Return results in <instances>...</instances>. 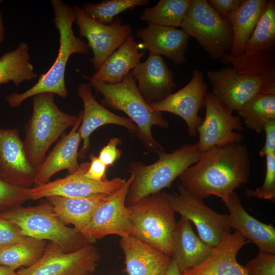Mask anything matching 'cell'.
<instances>
[{"instance_id":"cell-1","label":"cell","mask_w":275,"mask_h":275,"mask_svg":"<svg viewBox=\"0 0 275 275\" xmlns=\"http://www.w3.org/2000/svg\"><path fill=\"white\" fill-rule=\"evenodd\" d=\"M251 170L250 154L241 143L216 146L201 152L196 163L178 177L186 190L202 199L215 196L226 202L246 184Z\"/></svg>"},{"instance_id":"cell-2","label":"cell","mask_w":275,"mask_h":275,"mask_svg":"<svg viewBox=\"0 0 275 275\" xmlns=\"http://www.w3.org/2000/svg\"><path fill=\"white\" fill-rule=\"evenodd\" d=\"M97 93L103 97L101 104L104 107L125 113L136 125V135L144 147L156 154L164 152L162 146L152 133L153 126L162 129L169 128L170 124L162 113L154 111L140 92L136 81L131 71L117 84H109L94 80L84 76Z\"/></svg>"},{"instance_id":"cell-3","label":"cell","mask_w":275,"mask_h":275,"mask_svg":"<svg viewBox=\"0 0 275 275\" xmlns=\"http://www.w3.org/2000/svg\"><path fill=\"white\" fill-rule=\"evenodd\" d=\"M53 8V23L58 30L60 46L57 57L49 69L39 76L37 82L22 93H12L6 100L12 107L20 105L26 99L42 93H51L66 98L68 90L65 85V73L69 58L72 54H86L89 46L74 33L72 25L75 22L74 8L61 0L50 1Z\"/></svg>"},{"instance_id":"cell-4","label":"cell","mask_w":275,"mask_h":275,"mask_svg":"<svg viewBox=\"0 0 275 275\" xmlns=\"http://www.w3.org/2000/svg\"><path fill=\"white\" fill-rule=\"evenodd\" d=\"M200 154L197 143L186 144L171 153L157 154L158 158L152 164L130 162L128 172L133 176V179L126 198V206L170 187L186 169L197 162Z\"/></svg>"},{"instance_id":"cell-5","label":"cell","mask_w":275,"mask_h":275,"mask_svg":"<svg viewBox=\"0 0 275 275\" xmlns=\"http://www.w3.org/2000/svg\"><path fill=\"white\" fill-rule=\"evenodd\" d=\"M77 119L78 116L67 114L58 107L53 93H42L33 97L32 114L25 126L23 144L34 167L43 161L50 147Z\"/></svg>"},{"instance_id":"cell-6","label":"cell","mask_w":275,"mask_h":275,"mask_svg":"<svg viewBox=\"0 0 275 275\" xmlns=\"http://www.w3.org/2000/svg\"><path fill=\"white\" fill-rule=\"evenodd\" d=\"M0 215L15 224L25 236L49 240L66 252L92 243L75 228L64 224L47 200L32 207L18 206L0 212Z\"/></svg>"},{"instance_id":"cell-7","label":"cell","mask_w":275,"mask_h":275,"mask_svg":"<svg viewBox=\"0 0 275 275\" xmlns=\"http://www.w3.org/2000/svg\"><path fill=\"white\" fill-rule=\"evenodd\" d=\"M133 237L172 257V240L177 223L164 192L143 198L127 206Z\"/></svg>"},{"instance_id":"cell-8","label":"cell","mask_w":275,"mask_h":275,"mask_svg":"<svg viewBox=\"0 0 275 275\" xmlns=\"http://www.w3.org/2000/svg\"><path fill=\"white\" fill-rule=\"evenodd\" d=\"M195 38L212 60H221L233 45L230 22L219 16L207 0H191L181 25Z\"/></svg>"},{"instance_id":"cell-9","label":"cell","mask_w":275,"mask_h":275,"mask_svg":"<svg viewBox=\"0 0 275 275\" xmlns=\"http://www.w3.org/2000/svg\"><path fill=\"white\" fill-rule=\"evenodd\" d=\"M169 205L175 212L187 218L197 228L200 238L212 248L231 233L228 214H220L209 208L203 199L178 186V193L167 194Z\"/></svg>"},{"instance_id":"cell-10","label":"cell","mask_w":275,"mask_h":275,"mask_svg":"<svg viewBox=\"0 0 275 275\" xmlns=\"http://www.w3.org/2000/svg\"><path fill=\"white\" fill-rule=\"evenodd\" d=\"M100 255L93 243L72 252L50 242L33 264L17 271L18 275H86L95 270Z\"/></svg>"},{"instance_id":"cell-11","label":"cell","mask_w":275,"mask_h":275,"mask_svg":"<svg viewBox=\"0 0 275 275\" xmlns=\"http://www.w3.org/2000/svg\"><path fill=\"white\" fill-rule=\"evenodd\" d=\"M133 179L130 175L117 191L108 196L96 208L84 235L93 243L107 235L134 236L125 201Z\"/></svg>"},{"instance_id":"cell-12","label":"cell","mask_w":275,"mask_h":275,"mask_svg":"<svg viewBox=\"0 0 275 275\" xmlns=\"http://www.w3.org/2000/svg\"><path fill=\"white\" fill-rule=\"evenodd\" d=\"M205 116L198 128L199 152L214 147L241 143L243 130L239 117L233 115L213 95L211 91L205 95Z\"/></svg>"},{"instance_id":"cell-13","label":"cell","mask_w":275,"mask_h":275,"mask_svg":"<svg viewBox=\"0 0 275 275\" xmlns=\"http://www.w3.org/2000/svg\"><path fill=\"white\" fill-rule=\"evenodd\" d=\"M75 22L79 35L88 40V45L93 51L90 61L97 71L104 61L132 35V29L128 24H122L121 19L115 18L109 24L100 23L87 16L81 8L74 7Z\"/></svg>"},{"instance_id":"cell-14","label":"cell","mask_w":275,"mask_h":275,"mask_svg":"<svg viewBox=\"0 0 275 275\" xmlns=\"http://www.w3.org/2000/svg\"><path fill=\"white\" fill-rule=\"evenodd\" d=\"M90 162L79 165L73 173L66 177L30 188V200H37L52 196L82 198L91 196L112 195L120 189L126 179L116 177L99 182L85 177Z\"/></svg>"},{"instance_id":"cell-15","label":"cell","mask_w":275,"mask_h":275,"mask_svg":"<svg viewBox=\"0 0 275 275\" xmlns=\"http://www.w3.org/2000/svg\"><path fill=\"white\" fill-rule=\"evenodd\" d=\"M207 90L202 73L195 69L190 80L184 87L150 106L154 111L168 112L181 118L186 124L188 135L193 138L203 121L198 113L205 107Z\"/></svg>"},{"instance_id":"cell-16","label":"cell","mask_w":275,"mask_h":275,"mask_svg":"<svg viewBox=\"0 0 275 275\" xmlns=\"http://www.w3.org/2000/svg\"><path fill=\"white\" fill-rule=\"evenodd\" d=\"M206 77L212 86L211 93L231 113L258 93L271 94L259 79L238 73L230 65L207 70Z\"/></svg>"},{"instance_id":"cell-17","label":"cell","mask_w":275,"mask_h":275,"mask_svg":"<svg viewBox=\"0 0 275 275\" xmlns=\"http://www.w3.org/2000/svg\"><path fill=\"white\" fill-rule=\"evenodd\" d=\"M35 171L26 157L18 130L0 128V178L20 187L31 188Z\"/></svg>"},{"instance_id":"cell-18","label":"cell","mask_w":275,"mask_h":275,"mask_svg":"<svg viewBox=\"0 0 275 275\" xmlns=\"http://www.w3.org/2000/svg\"><path fill=\"white\" fill-rule=\"evenodd\" d=\"M89 82L81 83L77 88V92L83 103L82 117L78 131L83 142L78 152V157L83 159L90 147V137L98 128L105 125L115 124L123 126L129 132L136 134L138 128L129 118L119 116L107 109L99 103L92 93Z\"/></svg>"},{"instance_id":"cell-19","label":"cell","mask_w":275,"mask_h":275,"mask_svg":"<svg viewBox=\"0 0 275 275\" xmlns=\"http://www.w3.org/2000/svg\"><path fill=\"white\" fill-rule=\"evenodd\" d=\"M137 87L150 105L172 93L176 86L173 73L160 56L149 54L131 71Z\"/></svg>"},{"instance_id":"cell-20","label":"cell","mask_w":275,"mask_h":275,"mask_svg":"<svg viewBox=\"0 0 275 275\" xmlns=\"http://www.w3.org/2000/svg\"><path fill=\"white\" fill-rule=\"evenodd\" d=\"M82 110L69 132L54 147L51 151L35 171L34 184H45L57 173L67 170L69 174L74 172L78 168V149L82 141L78 130L81 122Z\"/></svg>"},{"instance_id":"cell-21","label":"cell","mask_w":275,"mask_h":275,"mask_svg":"<svg viewBox=\"0 0 275 275\" xmlns=\"http://www.w3.org/2000/svg\"><path fill=\"white\" fill-rule=\"evenodd\" d=\"M127 275H165L172 259L154 247L131 236L121 237Z\"/></svg>"},{"instance_id":"cell-22","label":"cell","mask_w":275,"mask_h":275,"mask_svg":"<svg viewBox=\"0 0 275 275\" xmlns=\"http://www.w3.org/2000/svg\"><path fill=\"white\" fill-rule=\"evenodd\" d=\"M248 242L236 230L228 233L202 263L181 275H249L236 259L239 251Z\"/></svg>"},{"instance_id":"cell-23","label":"cell","mask_w":275,"mask_h":275,"mask_svg":"<svg viewBox=\"0 0 275 275\" xmlns=\"http://www.w3.org/2000/svg\"><path fill=\"white\" fill-rule=\"evenodd\" d=\"M223 203L229 211L231 228L239 232L246 240L257 246L260 251L275 254V228L272 225L263 223L249 214L235 191Z\"/></svg>"},{"instance_id":"cell-24","label":"cell","mask_w":275,"mask_h":275,"mask_svg":"<svg viewBox=\"0 0 275 275\" xmlns=\"http://www.w3.org/2000/svg\"><path fill=\"white\" fill-rule=\"evenodd\" d=\"M142 45L149 54L164 56L174 64L180 65L186 61L185 51L189 37L182 30L176 28L148 25L136 31Z\"/></svg>"},{"instance_id":"cell-25","label":"cell","mask_w":275,"mask_h":275,"mask_svg":"<svg viewBox=\"0 0 275 275\" xmlns=\"http://www.w3.org/2000/svg\"><path fill=\"white\" fill-rule=\"evenodd\" d=\"M172 245L171 258L181 274L202 263L209 256L213 249L197 236L191 222L182 216L176 223Z\"/></svg>"},{"instance_id":"cell-26","label":"cell","mask_w":275,"mask_h":275,"mask_svg":"<svg viewBox=\"0 0 275 275\" xmlns=\"http://www.w3.org/2000/svg\"><path fill=\"white\" fill-rule=\"evenodd\" d=\"M220 60L238 73L259 79L270 93L275 94L274 50L246 51L236 57L226 53Z\"/></svg>"},{"instance_id":"cell-27","label":"cell","mask_w":275,"mask_h":275,"mask_svg":"<svg viewBox=\"0 0 275 275\" xmlns=\"http://www.w3.org/2000/svg\"><path fill=\"white\" fill-rule=\"evenodd\" d=\"M145 54L132 35L104 61L91 79L109 84L120 82Z\"/></svg>"},{"instance_id":"cell-28","label":"cell","mask_w":275,"mask_h":275,"mask_svg":"<svg viewBox=\"0 0 275 275\" xmlns=\"http://www.w3.org/2000/svg\"><path fill=\"white\" fill-rule=\"evenodd\" d=\"M108 196L99 194L82 198L52 196L46 198L64 224H72L84 235L95 209Z\"/></svg>"},{"instance_id":"cell-29","label":"cell","mask_w":275,"mask_h":275,"mask_svg":"<svg viewBox=\"0 0 275 275\" xmlns=\"http://www.w3.org/2000/svg\"><path fill=\"white\" fill-rule=\"evenodd\" d=\"M267 0H242L240 5L230 13L227 19L233 31V45L230 55L238 56L252 34L267 4Z\"/></svg>"},{"instance_id":"cell-30","label":"cell","mask_w":275,"mask_h":275,"mask_svg":"<svg viewBox=\"0 0 275 275\" xmlns=\"http://www.w3.org/2000/svg\"><path fill=\"white\" fill-rule=\"evenodd\" d=\"M29 51L28 44L21 42L15 49L0 57V84L12 81L18 88L23 81L38 77L30 62Z\"/></svg>"},{"instance_id":"cell-31","label":"cell","mask_w":275,"mask_h":275,"mask_svg":"<svg viewBox=\"0 0 275 275\" xmlns=\"http://www.w3.org/2000/svg\"><path fill=\"white\" fill-rule=\"evenodd\" d=\"M236 111L246 128L259 133L275 120V94L258 93Z\"/></svg>"},{"instance_id":"cell-32","label":"cell","mask_w":275,"mask_h":275,"mask_svg":"<svg viewBox=\"0 0 275 275\" xmlns=\"http://www.w3.org/2000/svg\"><path fill=\"white\" fill-rule=\"evenodd\" d=\"M191 0H160L154 6L147 8L140 18L148 25L181 26Z\"/></svg>"},{"instance_id":"cell-33","label":"cell","mask_w":275,"mask_h":275,"mask_svg":"<svg viewBox=\"0 0 275 275\" xmlns=\"http://www.w3.org/2000/svg\"><path fill=\"white\" fill-rule=\"evenodd\" d=\"M46 241L32 239L0 251V264L15 270L29 267L43 254L47 246Z\"/></svg>"},{"instance_id":"cell-34","label":"cell","mask_w":275,"mask_h":275,"mask_svg":"<svg viewBox=\"0 0 275 275\" xmlns=\"http://www.w3.org/2000/svg\"><path fill=\"white\" fill-rule=\"evenodd\" d=\"M275 1L269 0L244 47V51L274 50Z\"/></svg>"},{"instance_id":"cell-35","label":"cell","mask_w":275,"mask_h":275,"mask_svg":"<svg viewBox=\"0 0 275 275\" xmlns=\"http://www.w3.org/2000/svg\"><path fill=\"white\" fill-rule=\"evenodd\" d=\"M149 2L148 0H104L96 3H86L81 9L91 18L104 24H109L121 13L147 5Z\"/></svg>"},{"instance_id":"cell-36","label":"cell","mask_w":275,"mask_h":275,"mask_svg":"<svg viewBox=\"0 0 275 275\" xmlns=\"http://www.w3.org/2000/svg\"><path fill=\"white\" fill-rule=\"evenodd\" d=\"M30 200V188L20 187L0 178V212Z\"/></svg>"},{"instance_id":"cell-37","label":"cell","mask_w":275,"mask_h":275,"mask_svg":"<svg viewBox=\"0 0 275 275\" xmlns=\"http://www.w3.org/2000/svg\"><path fill=\"white\" fill-rule=\"evenodd\" d=\"M266 157V174L262 185L255 189H245L247 198L254 197L271 200H275V153L268 154Z\"/></svg>"},{"instance_id":"cell-38","label":"cell","mask_w":275,"mask_h":275,"mask_svg":"<svg viewBox=\"0 0 275 275\" xmlns=\"http://www.w3.org/2000/svg\"><path fill=\"white\" fill-rule=\"evenodd\" d=\"M32 239L24 235L15 224L0 215V251Z\"/></svg>"},{"instance_id":"cell-39","label":"cell","mask_w":275,"mask_h":275,"mask_svg":"<svg viewBox=\"0 0 275 275\" xmlns=\"http://www.w3.org/2000/svg\"><path fill=\"white\" fill-rule=\"evenodd\" d=\"M243 267L249 275H275V254L260 251Z\"/></svg>"},{"instance_id":"cell-40","label":"cell","mask_w":275,"mask_h":275,"mask_svg":"<svg viewBox=\"0 0 275 275\" xmlns=\"http://www.w3.org/2000/svg\"><path fill=\"white\" fill-rule=\"evenodd\" d=\"M122 143V140L117 137H112L107 144L100 150L98 158L107 168L113 166L119 159L122 151L118 146Z\"/></svg>"},{"instance_id":"cell-41","label":"cell","mask_w":275,"mask_h":275,"mask_svg":"<svg viewBox=\"0 0 275 275\" xmlns=\"http://www.w3.org/2000/svg\"><path fill=\"white\" fill-rule=\"evenodd\" d=\"M107 167L102 163L98 156L92 154L88 169L85 174L86 177L96 181L107 180L106 172Z\"/></svg>"},{"instance_id":"cell-42","label":"cell","mask_w":275,"mask_h":275,"mask_svg":"<svg viewBox=\"0 0 275 275\" xmlns=\"http://www.w3.org/2000/svg\"><path fill=\"white\" fill-rule=\"evenodd\" d=\"M263 131L265 133V144L259 153L262 157L275 153V120L268 122Z\"/></svg>"},{"instance_id":"cell-43","label":"cell","mask_w":275,"mask_h":275,"mask_svg":"<svg viewBox=\"0 0 275 275\" xmlns=\"http://www.w3.org/2000/svg\"><path fill=\"white\" fill-rule=\"evenodd\" d=\"M207 2L219 16L226 18L230 13L240 5L242 0H207Z\"/></svg>"},{"instance_id":"cell-44","label":"cell","mask_w":275,"mask_h":275,"mask_svg":"<svg viewBox=\"0 0 275 275\" xmlns=\"http://www.w3.org/2000/svg\"><path fill=\"white\" fill-rule=\"evenodd\" d=\"M165 275H181V273L176 263L173 259L171 264Z\"/></svg>"},{"instance_id":"cell-45","label":"cell","mask_w":275,"mask_h":275,"mask_svg":"<svg viewBox=\"0 0 275 275\" xmlns=\"http://www.w3.org/2000/svg\"><path fill=\"white\" fill-rule=\"evenodd\" d=\"M0 275H18V273L9 267L0 264Z\"/></svg>"},{"instance_id":"cell-46","label":"cell","mask_w":275,"mask_h":275,"mask_svg":"<svg viewBox=\"0 0 275 275\" xmlns=\"http://www.w3.org/2000/svg\"><path fill=\"white\" fill-rule=\"evenodd\" d=\"M3 1L0 0V5ZM5 38V28L2 20V14L0 13V45L2 43Z\"/></svg>"},{"instance_id":"cell-47","label":"cell","mask_w":275,"mask_h":275,"mask_svg":"<svg viewBox=\"0 0 275 275\" xmlns=\"http://www.w3.org/2000/svg\"><path fill=\"white\" fill-rule=\"evenodd\" d=\"M86 275H93V274L92 273H89V274H87Z\"/></svg>"}]
</instances>
